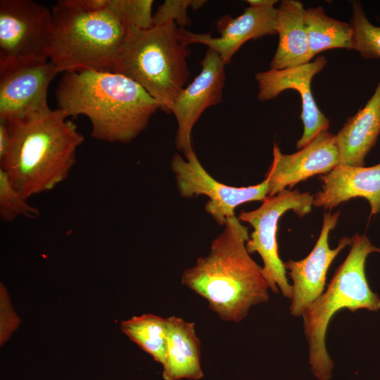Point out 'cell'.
<instances>
[{"label":"cell","mask_w":380,"mask_h":380,"mask_svg":"<svg viewBox=\"0 0 380 380\" xmlns=\"http://www.w3.org/2000/svg\"><path fill=\"white\" fill-rule=\"evenodd\" d=\"M70 6L80 11L93 12L105 9L108 0H64Z\"/></svg>","instance_id":"26"},{"label":"cell","mask_w":380,"mask_h":380,"mask_svg":"<svg viewBox=\"0 0 380 380\" xmlns=\"http://www.w3.org/2000/svg\"><path fill=\"white\" fill-rule=\"evenodd\" d=\"M68 118L57 108L23 120L6 121L10 143L0 167L25 198L54 189L76 163L84 137Z\"/></svg>","instance_id":"3"},{"label":"cell","mask_w":380,"mask_h":380,"mask_svg":"<svg viewBox=\"0 0 380 380\" xmlns=\"http://www.w3.org/2000/svg\"><path fill=\"white\" fill-rule=\"evenodd\" d=\"M49 61L59 72H113L128 27L108 8L87 12L58 1L51 8Z\"/></svg>","instance_id":"6"},{"label":"cell","mask_w":380,"mask_h":380,"mask_svg":"<svg viewBox=\"0 0 380 380\" xmlns=\"http://www.w3.org/2000/svg\"><path fill=\"white\" fill-rule=\"evenodd\" d=\"M58 73L49 60L0 69V119L20 121L50 110L48 89Z\"/></svg>","instance_id":"10"},{"label":"cell","mask_w":380,"mask_h":380,"mask_svg":"<svg viewBox=\"0 0 380 380\" xmlns=\"http://www.w3.org/2000/svg\"><path fill=\"white\" fill-rule=\"evenodd\" d=\"M120 329L132 341L161 365L167 350L166 318L153 314L134 316L120 323Z\"/></svg>","instance_id":"21"},{"label":"cell","mask_w":380,"mask_h":380,"mask_svg":"<svg viewBox=\"0 0 380 380\" xmlns=\"http://www.w3.org/2000/svg\"><path fill=\"white\" fill-rule=\"evenodd\" d=\"M186 160L175 153L171 168L175 175L178 190L185 198L205 195L209 198L205 211L220 225L235 216L239 205L254 201H262L268 196L266 179L261 183L249 186L235 187L219 182L203 168L194 150L184 154Z\"/></svg>","instance_id":"9"},{"label":"cell","mask_w":380,"mask_h":380,"mask_svg":"<svg viewBox=\"0 0 380 380\" xmlns=\"http://www.w3.org/2000/svg\"><path fill=\"white\" fill-rule=\"evenodd\" d=\"M51 9L32 0L0 1V69L49 60Z\"/></svg>","instance_id":"8"},{"label":"cell","mask_w":380,"mask_h":380,"mask_svg":"<svg viewBox=\"0 0 380 380\" xmlns=\"http://www.w3.org/2000/svg\"><path fill=\"white\" fill-rule=\"evenodd\" d=\"M166 356L163 380H199L204 376L201 363V341L192 322L171 316L166 318Z\"/></svg>","instance_id":"18"},{"label":"cell","mask_w":380,"mask_h":380,"mask_svg":"<svg viewBox=\"0 0 380 380\" xmlns=\"http://www.w3.org/2000/svg\"><path fill=\"white\" fill-rule=\"evenodd\" d=\"M380 133V81L365 106L349 118L336 137L341 165L362 167Z\"/></svg>","instance_id":"17"},{"label":"cell","mask_w":380,"mask_h":380,"mask_svg":"<svg viewBox=\"0 0 380 380\" xmlns=\"http://www.w3.org/2000/svg\"><path fill=\"white\" fill-rule=\"evenodd\" d=\"M340 163L335 135L320 132L292 154H284L274 144L273 160L266 174L268 196H272L317 174H326Z\"/></svg>","instance_id":"14"},{"label":"cell","mask_w":380,"mask_h":380,"mask_svg":"<svg viewBox=\"0 0 380 380\" xmlns=\"http://www.w3.org/2000/svg\"><path fill=\"white\" fill-rule=\"evenodd\" d=\"M191 51L179 39L175 22L148 29L129 27L117 54L113 72L143 87L170 114L188 81Z\"/></svg>","instance_id":"4"},{"label":"cell","mask_w":380,"mask_h":380,"mask_svg":"<svg viewBox=\"0 0 380 380\" xmlns=\"http://www.w3.org/2000/svg\"><path fill=\"white\" fill-rule=\"evenodd\" d=\"M201 64L200 73L182 89L171 111L177 122L175 146L184 154L193 150L192 129L203 111L223 101L224 63L215 51L208 48Z\"/></svg>","instance_id":"11"},{"label":"cell","mask_w":380,"mask_h":380,"mask_svg":"<svg viewBox=\"0 0 380 380\" xmlns=\"http://www.w3.org/2000/svg\"><path fill=\"white\" fill-rule=\"evenodd\" d=\"M303 4L297 0H283L277 8L279 43L270 63L281 70L309 63L311 60L304 23Z\"/></svg>","instance_id":"19"},{"label":"cell","mask_w":380,"mask_h":380,"mask_svg":"<svg viewBox=\"0 0 380 380\" xmlns=\"http://www.w3.org/2000/svg\"><path fill=\"white\" fill-rule=\"evenodd\" d=\"M152 0H108L106 8L116 14L129 28L152 27Z\"/></svg>","instance_id":"24"},{"label":"cell","mask_w":380,"mask_h":380,"mask_svg":"<svg viewBox=\"0 0 380 380\" xmlns=\"http://www.w3.org/2000/svg\"><path fill=\"white\" fill-rule=\"evenodd\" d=\"M339 212L324 214L323 225L319 238L310 254L303 260H289L284 262L289 270L293 284L289 310L295 317L304 311L323 293L328 269L336 256L346 246L352 243L353 237H343L337 247L331 249L329 234L336 224Z\"/></svg>","instance_id":"13"},{"label":"cell","mask_w":380,"mask_h":380,"mask_svg":"<svg viewBox=\"0 0 380 380\" xmlns=\"http://www.w3.org/2000/svg\"><path fill=\"white\" fill-rule=\"evenodd\" d=\"M39 210L30 205L10 182L4 170L0 167V217L11 222L19 217L36 218Z\"/></svg>","instance_id":"23"},{"label":"cell","mask_w":380,"mask_h":380,"mask_svg":"<svg viewBox=\"0 0 380 380\" xmlns=\"http://www.w3.org/2000/svg\"><path fill=\"white\" fill-rule=\"evenodd\" d=\"M217 30L220 36L197 34L179 27V37L186 46L202 44L215 51L225 65L239 48L250 39L277 34V13L274 6H251L236 18L226 15L217 21Z\"/></svg>","instance_id":"15"},{"label":"cell","mask_w":380,"mask_h":380,"mask_svg":"<svg viewBox=\"0 0 380 380\" xmlns=\"http://www.w3.org/2000/svg\"><path fill=\"white\" fill-rule=\"evenodd\" d=\"M351 244L348 256L336 270L326 291L302 315L309 363L318 380H329L332 376L334 362L327 352L325 337L334 315L343 308L352 312L380 309V298L370 289L365 270L367 256L373 252L380 253V248L373 246L366 235L355 234Z\"/></svg>","instance_id":"5"},{"label":"cell","mask_w":380,"mask_h":380,"mask_svg":"<svg viewBox=\"0 0 380 380\" xmlns=\"http://www.w3.org/2000/svg\"><path fill=\"white\" fill-rule=\"evenodd\" d=\"M327 63L326 58L319 56L312 62L281 70L270 69L258 72L255 76L258 85L257 98L260 101L274 99L286 89H294L299 93L302 101L300 118L303 132L296 143L298 149L329 128V120L317 106L311 91L313 77L324 68Z\"/></svg>","instance_id":"12"},{"label":"cell","mask_w":380,"mask_h":380,"mask_svg":"<svg viewBox=\"0 0 380 380\" xmlns=\"http://www.w3.org/2000/svg\"><path fill=\"white\" fill-rule=\"evenodd\" d=\"M314 196L308 192L285 189L277 194L266 197L262 205L251 211H241L239 220L249 223L253 227L246 247L251 254L257 252L263 262L262 273L270 290L291 299V285L286 278L284 262L278 254L277 231L278 222L287 210H293L303 217L310 213Z\"/></svg>","instance_id":"7"},{"label":"cell","mask_w":380,"mask_h":380,"mask_svg":"<svg viewBox=\"0 0 380 380\" xmlns=\"http://www.w3.org/2000/svg\"><path fill=\"white\" fill-rule=\"evenodd\" d=\"M10 143V131L8 122L0 119V160H1Z\"/></svg>","instance_id":"27"},{"label":"cell","mask_w":380,"mask_h":380,"mask_svg":"<svg viewBox=\"0 0 380 380\" xmlns=\"http://www.w3.org/2000/svg\"><path fill=\"white\" fill-rule=\"evenodd\" d=\"M310 56L331 49H353V31L350 23L327 15L321 6L304 12Z\"/></svg>","instance_id":"20"},{"label":"cell","mask_w":380,"mask_h":380,"mask_svg":"<svg viewBox=\"0 0 380 380\" xmlns=\"http://www.w3.org/2000/svg\"><path fill=\"white\" fill-rule=\"evenodd\" d=\"M247 2L251 6L262 7L267 6H274L277 1L275 0H248Z\"/></svg>","instance_id":"28"},{"label":"cell","mask_w":380,"mask_h":380,"mask_svg":"<svg viewBox=\"0 0 380 380\" xmlns=\"http://www.w3.org/2000/svg\"><path fill=\"white\" fill-rule=\"evenodd\" d=\"M58 108L69 116H86L93 138L129 143L160 110L156 101L132 80L116 72H65L55 91Z\"/></svg>","instance_id":"1"},{"label":"cell","mask_w":380,"mask_h":380,"mask_svg":"<svg viewBox=\"0 0 380 380\" xmlns=\"http://www.w3.org/2000/svg\"><path fill=\"white\" fill-rule=\"evenodd\" d=\"M322 190L314 196L313 205L331 209L353 198H366L372 214L380 212V163L371 167L338 165L319 177Z\"/></svg>","instance_id":"16"},{"label":"cell","mask_w":380,"mask_h":380,"mask_svg":"<svg viewBox=\"0 0 380 380\" xmlns=\"http://www.w3.org/2000/svg\"><path fill=\"white\" fill-rule=\"evenodd\" d=\"M248 229L235 216L212 242L205 256L184 270L181 282L208 302L223 321L239 322L250 309L270 298L262 267L251 257L246 243Z\"/></svg>","instance_id":"2"},{"label":"cell","mask_w":380,"mask_h":380,"mask_svg":"<svg viewBox=\"0 0 380 380\" xmlns=\"http://www.w3.org/2000/svg\"><path fill=\"white\" fill-rule=\"evenodd\" d=\"M351 5L353 49L365 59L380 58V25L376 26L369 21L360 1H352Z\"/></svg>","instance_id":"22"},{"label":"cell","mask_w":380,"mask_h":380,"mask_svg":"<svg viewBox=\"0 0 380 380\" xmlns=\"http://www.w3.org/2000/svg\"><path fill=\"white\" fill-rule=\"evenodd\" d=\"M194 0H166L153 15L152 26L175 22L179 27L189 26L190 18L187 13Z\"/></svg>","instance_id":"25"}]
</instances>
